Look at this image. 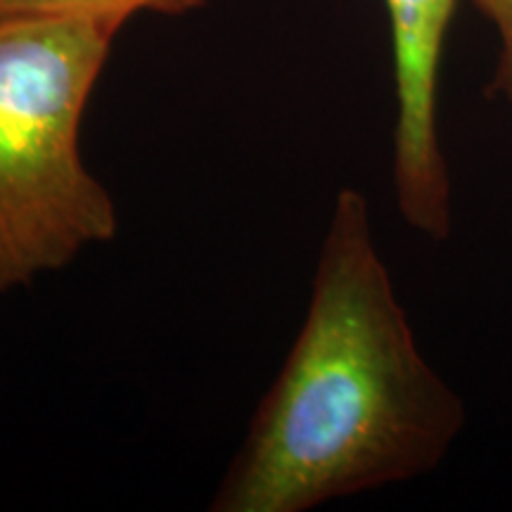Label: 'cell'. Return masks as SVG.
Segmentation results:
<instances>
[{
	"label": "cell",
	"mask_w": 512,
	"mask_h": 512,
	"mask_svg": "<svg viewBox=\"0 0 512 512\" xmlns=\"http://www.w3.org/2000/svg\"><path fill=\"white\" fill-rule=\"evenodd\" d=\"M465 406L422 356L377 249L368 200L344 188L283 368L230 460L214 512H304L432 472Z\"/></svg>",
	"instance_id": "6da1fadb"
},
{
	"label": "cell",
	"mask_w": 512,
	"mask_h": 512,
	"mask_svg": "<svg viewBox=\"0 0 512 512\" xmlns=\"http://www.w3.org/2000/svg\"><path fill=\"white\" fill-rule=\"evenodd\" d=\"M124 19L0 17V294L57 273L119 230L81 124Z\"/></svg>",
	"instance_id": "7a4b0ae2"
},
{
	"label": "cell",
	"mask_w": 512,
	"mask_h": 512,
	"mask_svg": "<svg viewBox=\"0 0 512 512\" xmlns=\"http://www.w3.org/2000/svg\"><path fill=\"white\" fill-rule=\"evenodd\" d=\"M394 53L396 204L432 240L451 233V178L439 138V69L456 0H384Z\"/></svg>",
	"instance_id": "3957f363"
},
{
	"label": "cell",
	"mask_w": 512,
	"mask_h": 512,
	"mask_svg": "<svg viewBox=\"0 0 512 512\" xmlns=\"http://www.w3.org/2000/svg\"><path fill=\"white\" fill-rule=\"evenodd\" d=\"M209 0H0V17L5 15H91L114 17L128 22L131 17L164 15L181 17L207 5Z\"/></svg>",
	"instance_id": "277c9868"
},
{
	"label": "cell",
	"mask_w": 512,
	"mask_h": 512,
	"mask_svg": "<svg viewBox=\"0 0 512 512\" xmlns=\"http://www.w3.org/2000/svg\"><path fill=\"white\" fill-rule=\"evenodd\" d=\"M486 19L494 22L501 36V62H498L494 83H503L512 79V0H475Z\"/></svg>",
	"instance_id": "5b68a950"
},
{
	"label": "cell",
	"mask_w": 512,
	"mask_h": 512,
	"mask_svg": "<svg viewBox=\"0 0 512 512\" xmlns=\"http://www.w3.org/2000/svg\"><path fill=\"white\" fill-rule=\"evenodd\" d=\"M491 91L494 93H503L505 98H508L512 102V79L503 81V83H496V86H491Z\"/></svg>",
	"instance_id": "8992f818"
}]
</instances>
